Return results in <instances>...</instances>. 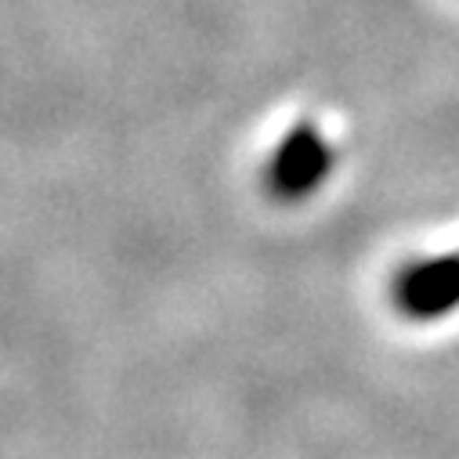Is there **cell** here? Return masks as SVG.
Masks as SVG:
<instances>
[{
  "label": "cell",
  "mask_w": 459,
  "mask_h": 459,
  "mask_svg": "<svg viewBox=\"0 0 459 459\" xmlns=\"http://www.w3.org/2000/svg\"><path fill=\"white\" fill-rule=\"evenodd\" d=\"M336 167V149L325 131L311 120L293 124L264 163V192L275 203H304L311 199Z\"/></svg>",
  "instance_id": "6da1fadb"
},
{
  "label": "cell",
  "mask_w": 459,
  "mask_h": 459,
  "mask_svg": "<svg viewBox=\"0 0 459 459\" xmlns=\"http://www.w3.org/2000/svg\"><path fill=\"white\" fill-rule=\"evenodd\" d=\"M391 304L402 318L427 325L459 311V254L405 261L391 279Z\"/></svg>",
  "instance_id": "7a4b0ae2"
}]
</instances>
